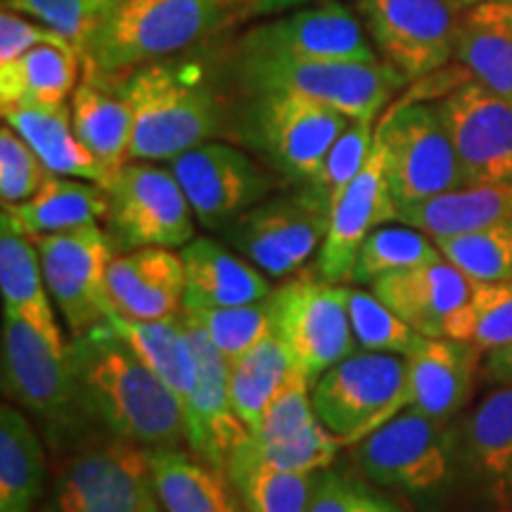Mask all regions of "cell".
Listing matches in <instances>:
<instances>
[{
  "label": "cell",
  "mask_w": 512,
  "mask_h": 512,
  "mask_svg": "<svg viewBox=\"0 0 512 512\" xmlns=\"http://www.w3.org/2000/svg\"><path fill=\"white\" fill-rule=\"evenodd\" d=\"M434 238L413 226H380L368 235L351 268L349 283L373 285L384 275L441 259Z\"/></svg>",
  "instance_id": "cell-38"
},
{
  "label": "cell",
  "mask_w": 512,
  "mask_h": 512,
  "mask_svg": "<svg viewBox=\"0 0 512 512\" xmlns=\"http://www.w3.org/2000/svg\"><path fill=\"white\" fill-rule=\"evenodd\" d=\"M240 74L254 95L292 93L323 102L349 119H375L406 79L392 64L316 62L242 50Z\"/></svg>",
  "instance_id": "cell-5"
},
{
  "label": "cell",
  "mask_w": 512,
  "mask_h": 512,
  "mask_svg": "<svg viewBox=\"0 0 512 512\" xmlns=\"http://www.w3.org/2000/svg\"><path fill=\"white\" fill-rule=\"evenodd\" d=\"M456 57L472 79L512 102V0H484L463 12Z\"/></svg>",
  "instance_id": "cell-30"
},
{
  "label": "cell",
  "mask_w": 512,
  "mask_h": 512,
  "mask_svg": "<svg viewBox=\"0 0 512 512\" xmlns=\"http://www.w3.org/2000/svg\"><path fill=\"white\" fill-rule=\"evenodd\" d=\"M150 477L166 512H245L223 472L181 448H152Z\"/></svg>",
  "instance_id": "cell-28"
},
{
  "label": "cell",
  "mask_w": 512,
  "mask_h": 512,
  "mask_svg": "<svg viewBox=\"0 0 512 512\" xmlns=\"http://www.w3.org/2000/svg\"><path fill=\"white\" fill-rule=\"evenodd\" d=\"M309 389L311 382L306 380L302 370H297L287 380L285 387L275 394V399L268 403L259 425L249 437L259 441V444H271V441L290 439L297 432L306 430L318 418L316 411H313Z\"/></svg>",
  "instance_id": "cell-47"
},
{
  "label": "cell",
  "mask_w": 512,
  "mask_h": 512,
  "mask_svg": "<svg viewBox=\"0 0 512 512\" xmlns=\"http://www.w3.org/2000/svg\"><path fill=\"white\" fill-rule=\"evenodd\" d=\"M3 384L15 403L46 427L57 446L95 420L67 358V342L3 313Z\"/></svg>",
  "instance_id": "cell-4"
},
{
  "label": "cell",
  "mask_w": 512,
  "mask_h": 512,
  "mask_svg": "<svg viewBox=\"0 0 512 512\" xmlns=\"http://www.w3.org/2000/svg\"><path fill=\"white\" fill-rule=\"evenodd\" d=\"M143 512H162L159 510V503H157V494L150 498V501H147V505H145V510Z\"/></svg>",
  "instance_id": "cell-54"
},
{
  "label": "cell",
  "mask_w": 512,
  "mask_h": 512,
  "mask_svg": "<svg viewBox=\"0 0 512 512\" xmlns=\"http://www.w3.org/2000/svg\"><path fill=\"white\" fill-rule=\"evenodd\" d=\"M110 320L114 330L131 344L183 408L195 387L197 363L190 339L185 335L181 313L162 320H128L114 313Z\"/></svg>",
  "instance_id": "cell-35"
},
{
  "label": "cell",
  "mask_w": 512,
  "mask_h": 512,
  "mask_svg": "<svg viewBox=\"0 0 512 512\" xmlns=\"http://www.w3.org/2000/svg\"><path fill=\"white\" fill-rule=\"evenodd\" d=\"M152 496L150 448L114 437L67 460L53 489V512H143Z\"/></svg>",
  "instance_id": "cell-15"
},
{
  "label": "cell",
  "mask_w": 512,
  "mask_h": 512,
  "mask_svg": "<svg viewBox=\"0 0 512 512\" xmlns=\"http://www.w3.org/2000/svg\"><path fill=\"white\" fill-rule=\"evenodd\" d=\"M50 299L67 320L72 335L107 323L114 309L107 297V268L114 242L100 223L34 238Z\"/></svg>",
  "instance_id": "cell-13"
},
{
  "label": "cell",
  "mask_w": 512,
  "mask_h": 512,
  "mask_svg": "<svg viewBox=\"0 0 512 512\" xmlns=\"http://www.w3.org/2000/svg\"><path fill=\"white\" fill-rule=\"evenodd\" d=\"M380 57L403 79H422L456 57L463 10L448 0H356Z\"/></svg>",
  "instance_id": "cell-12"
},
{
  "label": "cell",
  "mask_w": 512,
  "mask_h": 512,
  "mask_svg": "<svg viewBox=\"0 0 512 512\" xmlns=\"http://www.w3.org/2000/svg\"><path fill=\"white\" fill-rule=\"evenodd\" d=\"M373 143V119L351 121L347 131H344L342 136L337 138V143L332 145L323 166H320L318 176L313 178L311 183H306V188H309L318 200L328 204L330 211L335 209L339 197L344 195V190L349 188L351 181L358 176V171L366 164L370 150H373Z\"/></svg>",
  "instance_id": "cell-45"
},
{
  "label": "cell",
  "mask_w": 512,
  "mask_h": 512,
  "mask_svg": "<svg viewBox=\"0 0 512 512\" xmlns=\"http://www.w3.org/2000/svg\"><path fill=\"white\" fill-rule=\"evenodd\" d=\"M242 50L316 62H380L361 17L342 3H320L259 24L242 38Z\"/></svg>",
  "instance_id": "cell-19"
},
{
  "label": "cell",
  "mask_w": 512,
  "mask_h": 512,
  "mask_svg": "<svg viewBox=\"0 0 512 512\" xmlns=\"http://www.w3.org/2000/svg\"><path fill=\"white\" fill-rule=\"evenodd\" d=\"M446 337L482 351L512 344V283H477L463 309L448 318Z\"/></svg>",
  "instance_id": "cell-39"
},
{
  "label": "cell",
  "mask_w": 512,
  "mask_h": 512,
  "mask_svg": "<svg viewBox=\"0 0 512 512\" xmlns=\"http://www.w3.org/2000/svg\"><path fill=\"white\" fill-rule=\"evenodd\" d=\"M67 358L88 411L112 437L150 451L188 444L181 403L114 330L112 320L74 335Z\"/></svg>",
  "instance_id": "cell-1"
},
{
  "label": "cell",
  "mask_w": 512,
  "mask_h": 512,
  "mask_svg": "<svg viewBox=\"0 0 512 512\" xmlns=\"http://www.w3.org/2000/svg\"><path fill=\"white\" fill-rule=\"evenodd\" d=\"M126 74L119 88L133 114L131 162H171L221 131V100L200 69L159 60Z\"/></svg>",
  "instance_id": "cell-3"
},
{
  "label": "cell",
  "mask_w": 512,
  "mask_h": 512,
  "mask_svg": "<svg viewBox=\"0 0 512 512\" xmlns=\"http://www.w3.org/2000/svg\"><path fill=\"white\" fill-rule=\"evenodd\" d=\"M254 0H117L81 60L88 76H114L159 62L207 38Z\"/></svg>",
  "instance_id": "cell-2"
},
{
  "label": "cell",
  "mask_w": 512,
  "mask_h": 512,
  "mask_svg": "<svg viewBox=\"0 0 512 512\" xmlns=\"http://www.w3.org/2000/svg\"><path fill=\"white\" fill-rule=\"evenodd\" d=\"M181 256L188 304L242 306L261 302L273 290L264 271L211 238L190 240Z\"/></svg>",
  "instance_id": "cell-25"
},
{
  "label": "cell",
  "mask_w": 512,
  "mask_h": 512,
  "mask_svg": "<svg viewBox=\"0 0 512 512\" xmlns=\"http://www.w3.org/2000/svg\"><path fill=\"white\" fill-rule=\"evenodd\" d=\"M484 351L451 337H425L408 361L413 411L451 422L470 401Z\"/></svg>",
  "instance_id": "cell-23"
},
{
  "label": "cell",
  "mask_w": 512,
  "mask_h": 512,
  "mask_svg": "<svg viewBox=\"0 0 512 512\" xmlns=\"http://www.w3.org/2000/svg\"><path fill=\"white\" fill-rule=\"evenodd\" d=\"M434 242L453 266L477 283H512V219Z\"/></svg>",
  "instance_id": "cell-40"
},
{
  "label": "cell",
  "mask_w": 512,
  "mask_h": 512,
  "mask_svg": "<svg viewBox=\"0 0 512 512\" xmlns=\"http://www.w3.org/2000/svg\"><path fill=\"white\" fill-rule=\"evenodd\" d=\"M53 176L41 157L27 145L15 128H0V200L3 207H15L31 200L43 183Z\"/></svg>",
  "instance_id": "cell-46"
},
{
  "label": "cell",
  "mask_w": 512,
  "mask_h": 512,
  "mask_svg": "<svg viewBox=\"0 0 512 512\" xmlns=\"http://www.w3.org/2000/svg\"><path fill=\"white\" fill-rule=\"evenodd\" d=\"M332 211L306 188L266 197L221 230L223 240L268 278L302 273L323 245Z\"/></svg>",
  "instance_id": "cell-11"
},
{
  "label": "cell",
  "mask_w": 512,
  "mask_h": 512,
  "mask_svg": "<svg viewBox=\"0 0 512 512\" xmlns=\"http://www.w3.org/2000/svg\"><path fill=\"white\" fill-rule=\"evenodd\" d=\"M183 313L207 332L211 344L226 356L228 363L247 354L264 337L273 335L271 309H268L266 299L242 306H204L185 302Z\"/></svg>",
  "instance_id": "cell-41"
},
{
  "label": "cell",
  "mask_w": 512,
  "mask_h": 512,
  "mask_svg": "<svg viewBox=\"0 0 512 512\" xmlns=\"http://www.w3.org/2000/svg\"><path fill=\"white\" fill-rule=\"evenodd\" d=\"M46 484V451L15 403L0 408V512H34Z\"/></svg>",
  "instance_id": "cell-34"
},
{
  "label": "cell",
  "mask_w": 512,
  "mask_h": 512,
  "mask_svg": "<svg viewBox=\"0 0 512 512\" xmlns=\"http://www.w3.org/2000/svg\"><path fill=\"white\" fill-rule=\"evenodd\" d=\"M351 121L335 107L302 95L261 93L249 107V136L275 169L306 185Z\"/></svg>",
  "instance_id": "cell-14"
},
{
  "label": "cell",
  "mask_w": 512,
  "mask_h": 512,
  "mask_svg": "<svg viewBox=\"0 0 512 512\" xmlns=\"http://www.w3.org/2000/svg\"><path fill=\"white\" fill-rule=\"evenodd\" d=\"M484 373L503 387H512V344L489 351L484 363Z\"/></svg>",
  "instance_id": "cell-50"
},
{
  "label": "cell",
  "mask_w": 512,
  "mask_h": 512,
  "mask_svg": "<svg viewBox=\"0 0 512 512\" xmlns=\"http://www.w3.org/2000/svg\"><path fill=\"white\" fill-rule=\"evenodd\" d=\"M107 233L117 252L143 247L183 249L195 240V214L171 169L126 162L105 185Z\"/></svg>",
  "instance_id": "cell-10"
},
{
  "label": "cell",
  "mask_w": 512,
  "mask_h": 512,
  "mask_svg": "<svg viewBox=\"0 0 512 512\" xmlns=\"http://www.w3.org/2000/svg\"><path fill=\"white\" fill-rule=\"evenodd\" d=\"M467 185L512 183V102L465 81L437 102Z\"/></svg>",
  "instance_id": "cell-17"
},
{
  "label": "cell",
  "mask_w": 512,
  "mask_h": 512,
  "mask_svg": "<svg viewBox=\"0 0 512 512\" xmlns=\"http://www.w3.org/2000/svg\"><path fill=\"white\" fill-rule=\"evenodd\" d=\"M107 297L128 320L174 318L185 304L183 256L166 247L114 254L107 268Z\"/></svg>",
  "instance_id": "cell-22"
},
{
  "label": "cell",
  "mask_w": 512,
  "mask_h": 512,
  "mask_svg": "<svg viewBox=\"0 0 512 512\" xmlns=\"http://www.w3.org/2000/svg\"><path fill=\"white\" fill-rule=\"evenodd\" d=\"M181 318L197 363L195 387L183 406L188 448L202 463L226 475L233 453L249 437L230 401V363L195 320L183 311Z\"/></svg>",
  "instance_id": "cell-18"
},
{
  "label": "cell",
  "mask_w": 512,
  "mask_h": 512,
  "mask_svg": "<svg viewBox=\"0 0 512 512\" xmlns=\"http://www.w3.org/2000/svg\"><path fill=\"white\" fill-rule=\"evenodd\" d=\"M347 306L351 330L363 351L408 358L425 342V337L408 323H403L387 304L375 297L373 290L366 292L358 287H347Z\"/></svg>",
  "instance_id": "cell-42"
},
{
  "label": "cell",
  "mask_w": 512,
  "mask_h": 512,
  "mask_svg": "<svg viewBox=\"0 0 512 512\" xmlns=\"http://www.w3.org/2000/svg\"><path fill=\"white\" fill-rule=\"evenodd\" d=\"M3 121L27 140L31 150L55 176L81 178L105 188L110 174L76 136L72 112L67 105L57 107H15L5 110Z\"/></svg>",
  "instance_id": "cell-31"
},
{
  "label": "cell",
  "mask_w": 512,
  "mask_h": 512,
  "mask_svg": "<svg viewBox=\"0 0 512 512\" xmlns=\"http://www.w3.org/2000/svg\"><path fill=\"white\" fill-rule=\"evenodd\" d=\"M460 465L496 503H512V387L491 392L458 425Z\"/></svg>",
  "instance_id": "cell-24"
},
{
  "label": "cell",
  "mask_w": 512,
  "mask_h": 512,
  "mask_svg": "<svg viewBox=\"0 0 512 512\" xmlns=\"http://www.w3.org/2000/svg\"><path fill=\"white\" fill-rule=\"evenodd\" d=\"M81 53L64 43H43L0 64V107H57L74 95Z\"/></svg>",
  "instance_id": "cell-26"
},
{
  "label": "cell",
  "mask_w": 512,
  "mask_h": 512,
  "mask_svg": "<svg viewBox=\"0 0 512 512\" xmlns=\"http://www.w3.org/2000/svg\"><path fill=\"white\" fill-rule=\"evenodd\" d=\"M43 43H64V46H72L67 38L55 34L46 24L31 22L22 12L3 8V15H0V64L17 60L19 55H24L27 50L36 46H43Z\"/></svg>",
  "instance_id": "cell-48"
},
{
  "label": "cell",
  "mask_w": 512,
  "mask_h": 512,
  "mask_svg": "<svg viewBox=\"0 0 512 512\" xmlns=\"http://www.w3.org/2000/svg\"><path fill=\"white\" fill-rule=\"evenodd\" d=\"M297 370L290 351L275 335L264 337L247 354L230 361V401L249 434Z\"/></svg>",
  "instance_id": "cell-36"
},
{
  "label": "cell",
  "mask_w": 512,
  "mask_h": 512,
  "mask_svg": "<svg viewBox=\"0 0 512 512\" xmlns=\"http://www.w3.org/2000/svg\"><path fill=\"white\" fill-rule=\"evenodd\" d=\"M448 3H451V5H456L458 10L467 12V10H470V8H475V5L484 3V0H448Z\"/></svg>",
  "instance_id": "cell-53"
},
{
  "label": "cell",
  "mask_w": 512,
  "mask_h": 512,
  "mask_svg": "<svg viewBox=\"0 0 512 512\" xmlns=\"http://www.w3.org/2000/svg\"><path fill=\"white\" fill-rule=\"evenodd\" d=\"M387 221H396V200L387 183L382 147L375 140L363 169L332 209L328 235L316 256L318 275L330 283H349L358 249Z\"/></svg>",
  "instance_id": "cell-20"
},
{
  "label": "cell",
  "mask_w": 512,
  "mask_h": 512,
  "mask_svg": "<svg viewBox=\"0 0 512 512\" xmlns=\"http://www.w3.org/2000/svg\"><path fill=\"white\" fill-rule=\"evenodd\" d=\"M226 477L240 494L245 512H306L316 475L280 470L235 451Z\"/></svg>",
  "instance_id": "cell-37"
},
{
  "label": "cell",
  "mask_w": 512,
  "mask_h": 512,
  "mask_svg": "<svg viewBox=\"0 0 512 512\" xmlns=\"http://www.w3.org/2000/svg\"><path fill=\"white\" fill-rule=\"evenodd\" d=\"M273 335L290 351L294 366L313 384L318 377L356 351L351 330L347 285L323 275L297 273L266 297Z\"/></svg>",
  "instance_id": "cell-7"
},
{
  "label": "cell",
  "mask_w": 512,
  "mask_h": 512,
  "mask_svg": "<svg viewBox=\"0 0 512 512\" xmlns=\"http://www.w3.org/2000/svg\"><path fill=\"white\" fill-rule=\"evenodd\" d=\"M475 280L446 256L375 280L370 290L422 337H446V323L470 299Z\"/></svg>",
  "instance_id": "cell-21"
},
{
  "label": "cell",
  "mask_w": 512,
  "mask_h": 512,
  "mask_svg": "<svg viewBox=\"0 0 512 512\" xmlns=\"http://www.w3.org/2000/svg\"><path fill=\"white\" fill-rule=\"evenodd\" d=\"M297 3H306V0H254V12H275Z\"/></svg>",
  "instance_id": "cell-52"
},
{
  "label": "cell",
  "mask_w": 512,
  "mask_h": 512,
  "mask_svg": "<svg viewBox=\"0 0 512 512\" xmlns=\"http://www.w3.org/2000/svg\"><path fill=\"white\" fill-rule=\"evenodd\" d=\"M76 136L88 152L105 166L107 174L119 171L131 150L133 114L121 88L105 86L100 76H86L69 102Z\"/></svg>",
  "instance_id": "cell-32"
},
{
  "label": "cell",
  "mask_w": 512,
  "mask_h": 512,
  "mask_svg": "<svg viewBox=\"0 0 512 512\" xmlns=\"http://www.w3.org/2000/svg\"><path fill=\"white\" fill-rule=\"evenodd\" d=\"M356 465L370 482L387 489L432 494L460 467L458 427L406 408L358 441Z\"/></svg>",
  "instance_id": "cell-8"
},
{
  "label": "cell",
  "mask_w": 512,
  "mask_h": 512,
  "mask_svg": "<svg viewBox=\"0 0 512 512\" xmlns=\"http://www.w3.org/2000/svg\"><path fill=\"white\" fill-rule=\"evenodd\" d=\"M311 401L332 434L358 444L411 406L406 356L354 351L318 377Z\"/></svg>",
  "instance_id": "cell-6"
},
{
  "label": "cell",
  "mask_w": 512,
  "mask_h": 512,
  "mask_svg": "<svg viewBox=\"0 0 512 512\" xmlns=\"http://www.w3.org/2000/svg\"><path fill=\"white\" fill-rule=\"evenodd\" d=\"M358 512H403L399 505L387 501V498H380L370 491L361 489V503H358Z\"/></svg>",
  "instance_id": "cell-51"
},
{
  "label": "cell",
  "mask_w": 512,
  "mask_h": 512,
  "mask_svg": "<svg viewBox=\"0 0 512 512\" xmlns=\"http://www.w3.org/2000/svg\"><path fill=\"white\" fill-rule=\"evenodd\" d=\"M361 484L337 475V472L320 470L316 472L311 503L306 512H358L361 503Z\"/></svg>",
  "instance_id": "cell-49"
},
{
  "label": "cell",
  "mask_w": 512,
  "mask_h": 512,
  "mask_svg": "<svg viewBox=\"0 0 512 512\" xmlns=\"http://www.w3.org/2000/svg\"><path fill=\"white\" fill-rule=\"evenodd\" d=\"M344 441L332 434L328 427L318 418L311 422L302 432H297L290 439L271 441V444H259L252 437H247L238 446V451L247 453L249 458L259 460V463L280 467V470L304 472V475H316L325 470L337 458L339 448Z\"/></svg>",
  "instance_id": "cell-43"
},
{
  "label": "cell",
  "mask_w": 512,
  "mask_h": 512,
  "mask_svg": "<svg viewBox=\"0 0 512 512\" xmlns=\"http://www.w3.org/2000/svg\"><path fill=\"white\" fill-rule=\"evenodd\" d=\"M0 294L3 313L27 320L43 335L62 339L36 242L5 214L0 216Z\"/></svg>",
  "instance_id": "cell-27"
},
{
  "label": "cell",
  "mask_w": 512,
  "mask_h": 512,
  "mask_svg": "<svg viewBox=\"0 0 512 512\" xmlns=\"http://www.w3.org/2000/svg\"><path fill=\"white\" fill-rule=\"evenodd\" d=\"M505 219H512V183L465 185L396 209V221L418 228L430 238L472 233Z\"/></svg>",
  "instance_id": "cell-29"
},
{
  "label": "cell",
  "mask_w": 512,
  "mask_h": 512,
  "mask_svg": "<svg viewBox=\"0 0 512 512\" xmlns=\"http://www.w3.org/2000/svg\"><path fill=\"white\" fill-rule=\"evenodd\" d=\"M107 211H110V197L102 185L55 174L31 200L15 207H3V214L10 216V221L29 238L107 221Z\"/></svg>",
  "instance_id": "cell-33"
},
{
  "label": "cell",
  "mask_w": 512,
  "mask_h": 512,
  "mask_svg": "<svg viewBox=\"0 0 512 512\" xmlns=\"http://www.w3.org/2000/svg\"><path fill=\"white\" fill-rule=\"evenodd\" d=\"M375 140L396 209L467 185L437 105L403 102L382 119Z\"/></svg>",
  "instance_id": "cell-9"
},
{
  "label": "cell",
  "mask_w": 512,
  "mask_h": 512,
  "mask_svg": "<svg viewBox=\"0 0 512 512\" xmlns=\"http://www.w3.org/2000/svg\"><path fill=\"white\" fill-rule=\"evenodd\" d=\"M169 169L200 226L219 233L275 188L273 178L247 152L226 143L192 147L171 159Z\"/></svg>",
  "instance_id": "cell-16"
},
{
  "label": "cell",
  "mask_w": 512,
  "mask_h": 512,
  "mask_svg": "<svg viewBox=\"0 0 512 512\" xmlns=\"http://www.w3.org/2000/svg\"><path fill=\"white\" fill-rule=\"evenodd\" d=\"M114 3L117 0H3V8L34 17L83 53Z\"/></svg>",
  "instance_id": "cell-44"
}]
</instances>
